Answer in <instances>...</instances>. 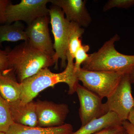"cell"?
<instances>
[{
    "instance_id": "1",
    "label": "cell",
    "mask_w": 134,
    "mask_h": 134,
    "mask_svg": "<svg viewBox=\"0 0 134 134\" xmlns=\"http://www.w3.org/2000/svg\"><path fill=\"white\" fill-rule=\"evenodd\" d=\"M64 83L69 87L68 94L76 92L79 81L75 72L74 63H67L65 70L59 73L51 72L48 68L41 69L33 76L21 83V93L20 99L23 103L33 100L39 93L50 87Z\"/></svg>"
},
{
    "instance_id": "2",
    "label": "cell",
    "mask_w": 134,
    "mask_h": 134,
    "mask_svg": "<svg viewBox=\"0 0 134 134\" xmlns=\"http://www.w3.org/2000/svg\"><path fill=\"white\" fill-rule=\"evenodd\" d=\"M8 57L9 69L19 83L54 64L52 58L33 48L27 41L8 51Z\"/></svg>"
},
{
    "instance_id": "3",
    "label": "cell",
    "mask_w": 134,
    "mask_h": 134,
    "mask_svg": "<svg viewBox=\"0 0 134 134\" xmlns=\"http://www.w3.org/2000/svg\"><path fill=\"white\" fill-rule=\"evenodd\" d=\"M118 34L110 39L96 52L90 54L82 64V69L89 71H106L128 73L134 66V55L121 53L114 43L120 40Z\"/></svg>"
},
{
    "instance_id": "4",
    "label": "cell",
    "mask_w": 134,
    "mask_h": 134,
    "mask_svg": "<svg viewBox=\"0 0 134 134\" xmlns=\"http://www.w3.org/2000/svg\"><path fill=\"white\" fill-rule=\"evenodd\" d=\"M49 13L54 37L53 47L55 54L53 59L55 68V69L58 68V61L60 59L61 68H65L67 64L66 53L71 23L66 19L64 12L58 6L52 5L49 9Z\"/></svg>"
},
{
    "instance_id": "5",
    "label": "cell",
    "mask_w": 134,
    "mask_h": 134,
    "mask_svg": "<svg viewBox=\"0 0 134 134\" xmlns=\"http://www.w3.org/2000/svg\"><path fill=\"white\" fill-rule=\"evenodd\" d=\"M126 73L106 71H94L81 69L76 73L78 81L83 86L102 99L111 95Z\"/></svg>"
},
{
    "instance_id": "6",
    "label": "cell",
    "mask_w": 134,
    "mask_h": 134,
    "mask_svg": "<svg viewBox=\"0 0 134 134\" xmlns=\"http://www.w3.org/2000/svg\"><path fill=\"white\" fill-rule=\"evenodd\" d=\"M50 0H22L16 4L10 3L6 10V23L24 21L27 25L38 18L50 15L47 5Z\"/></svg>"
},
{
    "instance_id": "7",
    "label": "cell",
    "mask_w": 134,
    "mask_h": 134,
    "mask_svg": "<svg viewBox=\"0 0 134 134\" xmlns=\"http://www.w3.org/2000/svg\"><path fill=\"white\" fill-rule=\"evenodd\" d=\"M105 104L108 112L115 113L122 122L127 120L134 105L131 83L128 73L123 75L115 90L107 98Z\"/></svg>"
},
{
    "instance_id": "8",
    "label": "cell",
    "mask_w": 134,
    "mask_h": 134,
    "mask_svg": "<svg viewBox=\"0 0 134 134\" xmlns=\"http://www.w3.org/2000/svg\"><path fill=\"white\" fill-rule=\"evenodd\" d=\"M76 92L80 103L79 114L82 126L108 113L105 103H102V99L79 83L77 85Z\"/></svg>"
},
{
    "instance_id": "9",
    "label": "cell",
    "mask_w": 134,
    "mask_h": 134,
    "mask_svg": "<svg viewBox=\"0 0 134 134\" xmlns=\"http://www.w3.org/2000/svg\"><path fill=\"white\" fill-rule=\"evenodd\" d=\"M48 16L38 18L25 29L29 44L53 58L55 54L53 44L49 33Z\"/></svg>"
},
{
    "instance_id": "10",
    "label": "cell",
    "mask_w": 134,
    "mask_h": 134,
    "mask_svg": "<svg viewBox=\"0 0 134 134\" xmlns=\"http://www.w3.org/2000/svg\"><path fill=\"white\" fill-rule=\"evenodd\" d=\"M38 127L49 128L65 124L69 108L66 104H56L46 100L35 101Z\"/></svg>"
},
{
    "instance_id": "11",
    "label": "cell",
    "mask_w": 134,
    "mask_h": 134,
    "mask_svg": "<svg viewBox=\"0 0 134 134\" xmlns=\"http://www.w3.org/2000/svg\"><path fill=\"white\" fill-rule=\"evenodd\" d=\"M52 5L60 8L66 15V18L81 27H87L91 23V16L86 7V1L50 0Z\"/></svg>"
},
{
    "instance_id": "12",
    "label": "cell",
    "mask_w": 134,
    "mask_h": 134,
    "mask_svg": "<svg viewBox=\"0 0 134 134\" xmlns=\"http://www.w3.org/2000/svg\"><path fill=\"white\" fill-rule=\"evenodd\" d=\"M10 109L14 123L31 127H38L35 101L23 103L20 99L9 103Z\"/></svg>"
},
{
    "instance_id": "13",
    "label": "cell",
    "mask_w": 134,
    "mask_h": 134,
    "mask_svg": "<svg viewBox=\"0 0 134 134\" xmlns=\"http://www.w3.org/2000/svg\"><path fill=\"white\" fill-rule=\"evenodd\" d=\"M14 75L10 69L0 71V94L9 103L20 99L21 93V83Z\"/></svg>"
},
{
    "instance_id": "14",
    "label": "cell",
    "mask_w": 134,
    "mask_h": 134,
    "mask_svg": "<svg viewBox=\"0 0 134 134\" xmlns=\"http://www.w3.org/2000/svg\"><path fill=\"white\" fill-rule=\"evenodd\" d=\"M73 132V126L70 124H65L58 127L44 128L29 126L14 122L5 134H70Z\"/></svg>"
},
{
    "instance_id": "15",
    "label": "cell",
    "mask_w": 134,
    "mask_h": 134,
    "mask_svg": "<svg viewBox=\"0 0 134 134\" xmlns=\"http://www.w3.org/2000/svg\"><path fill=\"white\" fill-rule=\"evenodd\" d=\"M122 121L117 114L109 111L102 117L93 120L70 134H93L107 127L122 125Z\"/></svg>"
},
{
    "instance_id": "16",
    "label": "cell",
    "mask_w": 134,
    "mask_h": 134,
    "mask_svg": "<svg viewBox=\"0 0 134 134\" xmlns=\"http://www.w3.org/2000/svg\"><path fill=\"white\" fill-rule=\"evenodd\" d=\"M24 25L20 21L0 25V47H2V43L5 41H28Z\"/></svg>"
},
{
    "instance_id": "17",
    "label": "cell",
    "mask_w": 134,
    "mask_h": 134,
    "mask_svg": "<svg viewBox=\"0 0 134 134\" xmlns=\"http://www.w3.org/2000/svg\"><path fill=\"white\" fill-rule=\"evenodd\" d=\"M71 29L66 53L67 63H73L75 53L82 44L80 38L84 29L75 23L71 22Z\"/></svg>"
},
{
    "instance_id": "18",
    "label": "cell",
    "mask_w": 134,
    "mask_h": 134,
    "mask_svg": "<svg viewBox=\"0 0 134 134\" xmlns=\"http://www.w3.org/2000/svg\"><path fill=\"white\" fill-rule=\"evenodd\" d=\"M14 123L9 102L0 94V132L5 133Z\"/></svg>"
},
{
    "instance_id": "19",
    "label": "cell",
    "mask_w": 134,
    "mask_h": 134,
    "mask_svg": "<svg viewBox=\"0 0 134 134\" xmlns=\"http://www.w3.org/2000/svg\"><path fill=\"white\" fill-rule=\"evenodd\" d=\"M90 49V46L87 45H82L75 53L74 59V70L76 73L81 69V65L86 61L89 58V54H87Z\"/></svg>"
},
{
    "instance_id": "20",
    "label": "cell",
    "mask_w": 134,
    "mask_h": 134,
    "mask_svg": "<svg viewBox=\"0 0 134 134\" xmlns=\"http://www.w3.org/2000/svg\"><path fill=\"white\" fill-rule=\"evenodd\" d=\"M134 5V0H110L103 8L104 12L114 8L128 9Z\"/></svg>"
},
{
    "instance_id": "21",
    "label": "cell",
    "mask_w": 134,
    "mask_h": 134,
    "mask_svg": "<svg viewBox=\"0 0 134 134\" xmlns=\"http://www.w3.org/2000/svg\"><path fill=\"white\" fill-rule=\"evenodd\" d=\"M8 51L0 49V71L4 72L9 69L8 61Z\"/></svg>"
},
{
    "instance_id": "22",
    "label": "cell",
    "mask_w": 134,
    "mask_h": 134,
    "mask_svg": "<svg viewBox=\"0 0 134 134\" xmlns=\"http://www.w3.org/2000/svg\"><path fill=\"white\" fill-rule=\"evenodd\" d=\"M11 2L9 0H0V25L6 23V9Z\"/></svg>"
},
{
    "instance_id": "23",
    "label": "cell",
    "mask_w": 134,
    "mask_h": 134,
    "mask_svg": "<svg viewBox=\"0 0 134 134\" xmlns=\"http://www.w3.org/2000/svg\"><path fill=\"white\" fill-rule=\"evenodd\" d=\"M123 128L122 125H114L104 129L93 134H115Z\"/></svg>"
},
{
    "instance_id": "24",
    "label": "cell",
    "mask_w": 134,
    "mask_h": 134,
    "mask_svg": "<svg viewBox=\"0 0 134 134\" xmlns=\"http://www.w3.org/2000/svg\"><path fill=\"white\" fill-rule=\"evenodd\" d=\"M122 126L128 134H134V126L129 121H122Z\"/></svg>"
},
{
    "instance_id": "25",
    "label": "cell",
    "mask_w": 134,
    "mask_h": 134,
    "mask_svg": "<svg viewBox=\"0 0 134 134\" xmlns=\"http://www.w3.org/2000/svg\"><path fill=\"white\" fill-rule=\"evenodd\" d=\"M127 120L134 126V105L129 113Z\"/></svg>"
},
{
    "instance_id": "26",
    "label": "cell",
    "mask_w": 134,
    "mask_h": 134,
    "mask_svg": "<svg viewBox=\"0 0 134 134\" xmlns=\"http://www.w3.org/2000/svg\"><path fill=\"white\" fill-rule=\"evenodd\" d=\"M131 84L134 83V66L128 73Z\"/></svg>"
},
{
    "instance_id": "27",
    "label": "cell",
    "mask_w": 134,
    "mask_h": 134,
    "mask_svg": "<svg viewBox=\"0 0 134 134\" xmlns=\"http://www.w3.org/2000/svg\"><path fill=\"white\" fill-rule=\"evenodd\" d=\"M115 134H128L126 130L123 128V129L121 130L120 131H119V132H117V133Z\"/></svg>"
},
{
    "instance_id": "28",
    "label": "cell",
    "mask_w": 134,
    "mask_h": 134,
    "mask_svg": "<svg viewBox=\"0 0 134 134\" xmlns=\"http://www.w3.org/2000/svg\"><path fill=\"white\" fill-rule=\"evenodd\" d=\"M0 134H5V133L3 132H0Z\"/></svg>"
}]
</instances>
